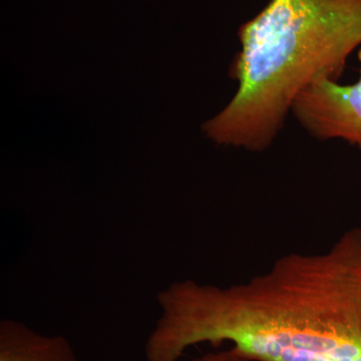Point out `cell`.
<instances>
[{"label":"cell","instance_id":"obj_2","mask_svg":"<svg viewBox=\"0 0 361 361\" xmlns=\"http://www.w3.org/2000/svg\"><path fill=\"white\" fill-rule=\"evenodd\" d=\"M360 78L351 85L322 78L297 96L291 111L318 140H342L361 149V49Z\"/></svg>","mask_w":361,"mask_h":361},{"label":"cell","instance_id":"obj_4","mask_svg":"<svg viewBox=\"0 0 361 361\" xmlns=\"http://www.w3.org/2000/svg\"><path fill=\"white\" fill-rule=\"evenodd\" d=\"M189 361H261L245 355L236 348L225 349L217 353H209Z\"/></svg>","mask_w":361,"mask_h":361},{"label":"cell","instance_id":"obj_1","mask_svg":"<svg viewBox=\"0 0 361 361\" xmlns=\"http://www.w3.org/2000/svg\"><path fill=\"white\" fill-rule=\"evenodd\" d=\"M238 35L230 68L238 90L203 130L217 144L264 151L303 90L338 82L361 45V0H270Z\"/></svg>","mask_w":361,"mask_h":361},{"label":"cell","instance_id":"obj_3","mask_svg":"<svg viewBox=\"0 0 361 361\" xmlns=\"http://www.w3.org/2000/svg\"><path fill=\"white\" fill-rule=\"evenodd\" d=\"M0 361H80L66 337L45 336L16 320L0 322Z\"/></svg>","mask_w":361,"mask_h":361}]
</instances>
